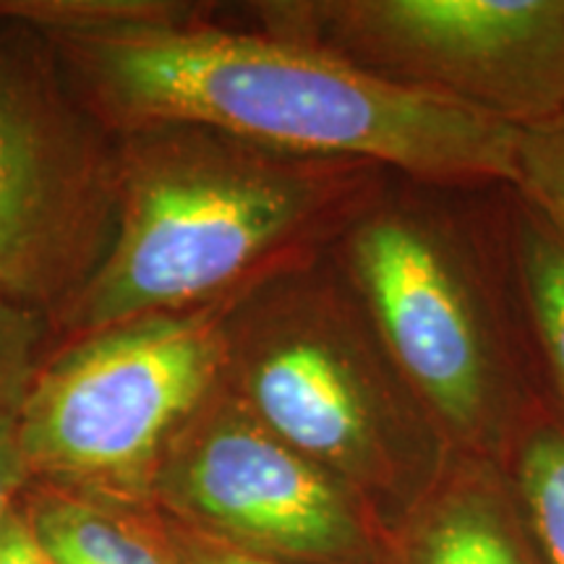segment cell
I'll list each match as a JSON object with an SVG mask.
<instances>
[{
  "label": "cell",
  "instance_id": "cell-17",
  "mask_svg": "<svg viewBox=\"0 0 564 564\" xmlns=\"http://www.w3.org/2000/svg\"><path fill=\"white\" fill-rule=\"evenodd\" d=\"M32 484L17 434V413L0 415V518L24 497Z\"/></svg>",
  "mask_w": 564,
  "mask_h": 564
},
{
  "label": "cell",
  "instance_id": "cell-10",
  "mask_svg": "<svg viewBox=\"0 0 564 564\" xmlns=\"http://www.w3.org/2000/svg\"><path fill=\"white\" fill-rule=\"evenodd\" d=\"M497 228L539 384L564 419V230L510 186Z\"/></svg>",
  "mask_w": 564,
  "mask_h": 564
},
{
  "label": "cell",
  "instance_id": "cell-1",
  "mask_svg": "<svg viewBox=\"0 0 564 564\" xmlns=\"http://www.w3.org/2000/svg\"><path fill=\"white\" fill-rule=\"evenodd\" d=\"M6 13L42 34L76 100L112 133L204 126L288 152L373 162L447 192L514 183L518 129L319 47L147 3Z\"/></svg>",
  "mask_w": 564,
  "mask_h": 564
},
{
  "label": "cell",
  "instance_id": "cell-11",
  "mask_svg": "<svg viewBox=\"0 0 564 564\" xmlns=\"http://www.w3.org/2000/svg\"><path fill=\"white\" fill-rule=\"evenodd\" d=\"M40 539L61 560L79 564H173L152 507H123L37 486L24 497Z\"/></svg>",
  "mask_w": 564,
  "mask_h": 564
},
{
  "label": "cell",
  "instance_id": "cell-9",
  "mask_svg": "<svg viewBox=\"0 0 564 564\" xmlns=\"http://www.w3.org/2000/svg\"><path fill=\"white\" fill-rule=\"evenodd\" d=\"M384 564H544L497 460L470 453L447 465L384 535Z\"/></svg>",
  "mask_w": 564,
  "mask_h": 564
},
{
  "label": "cell",
  "instance_id": "cell-14",
  "mask_svg": "<svg viewBox=\"0 0 564 564\" xmlns=\"http://www.w3.org/2000/svg\"><path fill=\"white\" fill-rule=\"evenodd\" d=\"M51 322L0 295V415L17 413L34 371L45 361Z\"/></svg>",
  "mask_w": 564,
  "mask_h": 564
},
{
  "label": "cell",
  "instance_id": "cell-16",
  "mask_svg": "<svg viewBox=\"0 0 564 564\" xmlns=\"http://www.w3.org/2000/svg\"><path fill=\"white\" fill-rule=\"evenodd\" d=\"M0 564H61L40 539L24 497L0 518Z\"/></svg>",
  "mask_w": 564,
  "mask_h": 564
},
{
  "label": "cell",
  "instance_id": "cell-6",
  "mask_svg": "<svg viewBox=\"0 0 564 564\" xmlns=\"http://www.w3.org/2000/svg\"><path fill=\"white\" fill-rule=\"evenodd\" d=\"M259 30L523 131L564 112V0H285Z\"/></svg>",
  "mask_w": 564,
  "mask_h": 564
},
{
  "label": "cell",
  "instance_id": "cell-8",
  "mask_svg": "<svg viewBox=\"0 0 564 564\" xmlns=\"http://www.w3.org/2000/svg\"><path fill=\"white\" fill-rule=\"evenodd\" d=\"M152 507L267 560L384 564V531L371 512L262 426L223 382L167 447Z\"/></svg>",
  "mask_w": 564,
  "mask_h": 564
},
{
  "label": "cell",
  "instance_id": "cell-2",
  "mask_svg": "<svg viewBox=\"0 0 564 564\" xmlns=\"http://www.w3.org/2000/svg\"><path fill=\"white\" fill-rule=\"evenodd\" d=\"M392 178L373 162L204 126L116 133L110 246L51 327L66 343L137 316L230 306L327 257Z\"/></svg>",
  "mask_w": 564,
  "mask_h": 564
},
{
  "label": "cell",
  "instance_id": "cell-4",
  "mask_svg": "<svg viewBox=\"0 0 564 564\" xmlns=\"http://www.w3.org/2000/svg\"><path fill=\"white\" fill-rule=\"evenodd\" d=\"M442 192L392 178L333 257L453 449L497 460L544 390L497 217L470 228Z\"/></svg>",
  "mask_w": 564,
  "mask_h": 564
},
{
  "label": "cell",
  "instance_id": "cell-12",
  "mask_svg": "<svg viewBox=\"0 0 564 564\" xmlns=\"http://www.w3.org/2000/svg\"><path fill=\"white\" fill-rule=\"evenodd\" d=\"M497 465L541 562L564 564V419L546 398L518 423Z\"/></svg>",
  "mask_w": 564,
  "mask_h": 564
},
{
  "label": "cell",
  "instance_id": "cell-7",
  "mask_svg": "<svg viewBox=\"0 0 564 564\" xmlns=\"http://www.w3.org/2000/svg\"><path fill=\"white\" fill-rule=\"evenodd\" d=\"M105 131L47 42L40 53L19 34L0 40V295L47 322L95 274L116 228Z\"/></svg>",
  "mask_w": 564,
  "mask_h": 564
},
{
  "label": "cell",
  "instance_id": "cell-15",
  "mask_svg": "<svg viewBox=\"0 0 564 564\" xmlns=\"http://www.w3.org/2000/svg\"><path fill=\"white\" fill-rule=\"evenodd\" d=\"M154 520H158L160 539L167 554H171L173 564H288L223 544V541L212 539L207 533H199L194 528L178 523V520L167 518L160 510H154Z\"/></svg>",
  "mask_w": 564,
  "mask_h": 564
},
{
  "label": "cell",
  "instance_id": "cell-3",
  "mask_svg": "<svg viewBox=\"0 0 564 564\" xmlns=\"http://www.w3.org/2000/svg\"><path fill=\"white\" fill-rule=\"evenodd\" d=\"M223 333L225 390L340 481L384 535L455 453L333 251L230 303Z\"/></svg>",
  "mask_w": 564,
  "mask_h": 564
},
{
  "label": "cell",
  "instance_id": "cell-5",
  "mask_svg": "<svg viewBox=\"0 0 564 564\" xmlns=\"http://www.w3.org/2000/svg\"><path fill=\"white\" fill-rule=\"evenodd\" d=\"M225 312L137 316L45 356L17 411L32 484L152 507L167 447L223 382Z\"/></svg>",
  "mask_w": 564,
  "mask_h": 564
},
{
  "label": "cell",
  "instance_id": "cell-13",
  "mask_svg": "<svg viewBox=\"0 0 564 564\" xmlns=\"http://www.w3.org/2000/svg\"><path fill=\"white\" fill-rule=\"evenodd\" d=\"M514 188L564 230V112L518 131Z\"/></svg>",
  "mask_w": 564,
  "mask_h": 564
}]
</instances>
